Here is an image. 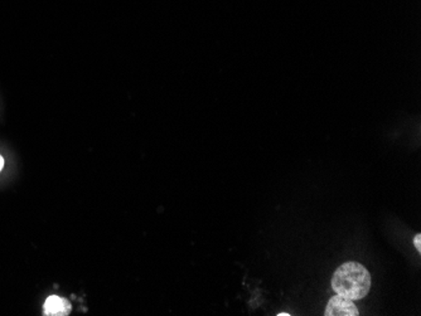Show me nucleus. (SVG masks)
Segmentation results:
<instances>
[{
  "label": "nucleus",
  "mask_w": 421,
  "mask_h": 316,
  "mask_svg": "<svg viewBox=\"0 0 421 316\" xmlns=\"http://www.w3.org/2000/svg\"><path fill=\"white\" fill-rule=\"evenodd\" d=\"M71 306L66 299L59 296H50L45 300V315H67Z\"/></svg>",
  "instance_id": "obj_3"
},
{
  "label": "nucleus",
  "mask_w": 421,
  "mask_h": 316,
  "mask_svg": "<svg viewBox=\"0 0 421 316\" xmlns=\"http://www.w3.org/2000/svg\"><path fill=\"white\" fill-rule=\"evenodd\" d=\"M325 316H358V309L353 300L347 297L336 295L328 301V305L324 311Z\"/></svg>",
  "instance_id": "obj_2"
},
{
  "label": "nucleus",
  "mask_w": 421,
  "mask_h": 316,
  "mask_svg": "<svg viewBox=\"0 0 421 316\" xmlns=\"http://www.w3.org/2000/svg\"><path fill=\"white\" fill-rule=\"evenodd\" d=\"M3 165H4V160H3V158L0 156V170L3 169Z\"/></svg>",
  "instance_id": "obj_5"
},
{
  "label": "nucleus",
  "mask_w": 421,
  "mask_h": 316,
  "mask_svg": "<svg viewBox=\"0 0 421 316\" xmlns=\"http://www.w3.org/2000/svg\"><path fill=\"white\" fill-rule=\"evenodd\" d=\"M414 245L416 247V250L418 251L421 252V234L420 233H418L416 236H415L414 239Z\"/></svg>",
  "instance_id": "obj_4"
},
{
  "label": "nucleus",
  "mask_w": 421,
  "mask_h": 316,
  "mask_svg": "<svg viewBox=\"0 0 421 316\" xmlns=\"http://www.w3.org/2000/svg\"><path fill=\"white\" fill-rule=\"evenodd\" d=\"M278 316H290V314H288V313H280V314H278Z\"/></svg>",
  "instance_id": "obj_6"
},
{
  "label": "nucleus",
  "mask_w": 421,
  "mask_h": 316,
  "mask_svg": "<svg viewBox=\"0 0 421 316\" xmlns=\"http://www.w3.org/2000/svg\"><path fill=\"white\" fill-rule=\"evenodd\" d=\"M371 284L372 280L367 269L352 261L339 266L332 278V289L334 292L353 301L367 296Z\"/></svg>",
  "instance_id": "obj_1"
}]
</instances>
